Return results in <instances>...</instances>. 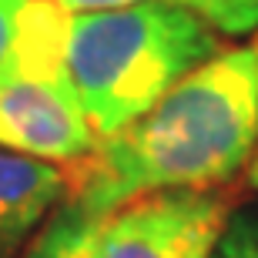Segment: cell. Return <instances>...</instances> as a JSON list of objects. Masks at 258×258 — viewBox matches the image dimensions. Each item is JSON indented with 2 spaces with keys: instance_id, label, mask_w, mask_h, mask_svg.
<instances>
[{
  "instance_id": "1",
  "label": "cell",
  "mask_w": 258,
  "mask_h": 258,
  "mask_svg": "<svg viewBox=\"0 0 258 258\" xmlns=\"http://www.w3.org/2000/svg\"><path fill=\"white\" fill-rule=\"evenodd\" d=\"M258 148V34L225 47L67 174V201L104 218L158 191H215Z\"/></svg>"
},
{
  "instance_id": "2",
  "label": "cell",
  "mask_w": 258,
  "mask_h": 258,
  "mask_svg": "<svg viewBox=\"0 0 258 258\" xmlns=\"http://www.w3.org/2000/svg\"><path fill=\"white\" fill-rule=\"evenodd\" d=\"M221 50L225 37L181 7L134 4L67 14V74L97 138L138 121Z\"/></svg>"
},
{
  "instance_id": "3",
  "label": "cell",
  "mask_w": 258,
  "mask_h": 258,
  "mask_svg": "<svg viewBox=\"0 0 258 258\" xmlns=\"http://www.w3.org/2000/svg\"><path fill=\"white\" fill-rule=\"evenodd\" d=\"M231 218L215 191H158L101 218L94 258H211Z\"/></svg>"
},
{
  "instance_id": "4",
  "label": "cell",
  "mask_w": 258,
  "mask_h": 258,
  "mask_svg": "<svg viewBox=\"0 0 258 258\" xmlns=\"http://www.w3.org/2000/svg\"><path fill=\"white\" fill-rule=\"evenodd\" d=\"M94 144L97 134L71 77L20 67L0 77V148L50 164H77Z\"/></svg>"
},
{
  "instance_id": "5",
  "label": "cell",
  "mask_w": 258,
  "mask_h": 258,
  "mask_svg": "<svg viewBox=\"0 0 258 258\" xmlns=\"http://www.w3.org/2000/svg\"><path fill=\"white\" fill-rule=\"evenodd\" d=\"M67 188L71 181L60 164L0 148V258H17L24 251L50 211L64 205Z\"/></svg>"
},
{
  "instance_id": "6",
  "label": "cell",
  "mask_w": 258,
  "mask_h": 258,
  "mask_svg": "<svg viewBox=\"0 0 258 258\" xmlns=\"http://www.w3.org/2000/svg\"><path fill=\"white\" fill-rule=\"evenodd\" d=\"M67 14L77 10H107V7H134V4H164L198 14L221 37H251L258 34V0H54Z\"/></svg>"
},
{
  "instance_id": "7",
  "label": "cell",
  "mask_w": 258,
  "mask_h": 258,
  "mask_svg": "<svg viewBox=\"0 0 258 258\" xmlns=\"http://www.w3.org/2000/svg\"><path fill=\"white\" fill-rule=\"evenodd\" d=\"M97 228H101V218L84 215L77 205L64 198V205L50 215V221L40 228L24 258H94Z\"/></svg>"
},
{
  "instance_id": "8",
  "label": "cell",
  "mask_w": 258,
  "mask_h": 258,
  "mask_svg": "<svg viewBox=\"0 0 258 258\" xmlns=\"http://www.w3.org/2000/svg\"><path fill=\"white\" fill-rule=\"evenodd\" d=\"M211 258H258V208L231 211Z\"/></svg>"
},
{
  "instance_id": "9",
  "label": "cell",
  "mask_w": 258,
  "mask_h": 258,
  "mask_svg": "<svg viewBox=\"0 0 258 258\" xmlns=\"http://www.w3.org/2000/svg\"><path fill=\"white\" fill-rule=\"evenodd\" d=\"M30 0H0V77L14 67L17 54V37L24 24V10Z\"/></svg>"
},
{
  "instance_id": "10",
  "label": "cell",
  "mask_w": 258,
  "mask_h": 258,
  "mask_svg": "<svg viewBox=\"0 0 258 258\" xmlns=\"http://www.w3.org/2000/svg\"><path fill=\"white\" fill-rule=\"evenodd\" d=\"M248 181H251V188H258V148H255V158L248 164Z\"/></svg>"
}]
</instances>
